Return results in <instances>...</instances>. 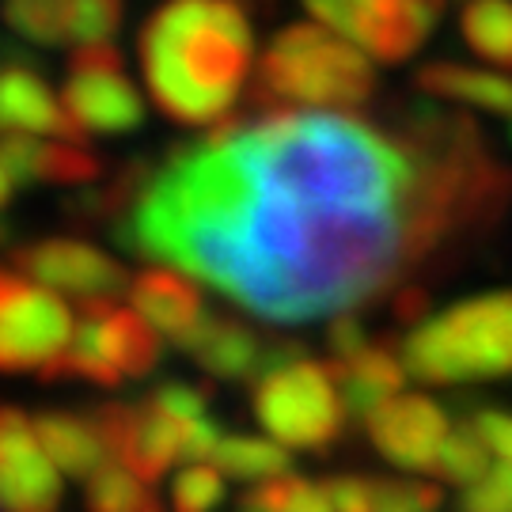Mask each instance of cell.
<instances>
[{
	"mask_svg": "<svg viewBox=\"0 0 512 512\" xmlns=\"http://www.w3.org/2000/svg\"><path fill=\"white\" fill-rule=\"evenodd\" d=\"M418 160L338 114L224 118L156 167L114 239L270 323L361 308L410 274Z\"/></svg>",
	"mask_w": 512,
	"mask_h": 512,
	"instance_id": "6da1fadb",
	"label": "cell"
},
{
	"mask_svg": "<svg viewBox=\"0 0 512 512\" xmlns=\"http://www.w3.org/2000/svg\"><path fill=\"white\" fill-rule=\"evenodd\" d=\"M148 92L171 122H224L251 73V19L239 4L183 0L152 12L141 27Z\"/></svg>",
	"mask_w": 512,
	"mask_h": 512,
	"instance_id": "7a4b0ae2",
	"label": "cell"
},
{
	"mask_svg": "<svg viewBox=\"0 0 512 512\" xmlns=\"http://www.w3.org/2000/svg\"><path fill=\"white\" fill-rule=\"evenodd\" d=\"M372 95V61L315 23H293L277 31L251 84V103L266 114H285L293 107L357 110Z\"/></svg>",
	"mask_w": 512,
	"mask_h": 512,
	"instance_id": "3957f363",
	"label": "cell"
},
{
	"mask_svg": "<svg viewBox=\"0 0 512 512\" xmlns=\"http://www.w3.org/2000/svg\"><path fill=\"white\" fill-rule=\"evenodd\" d=\"M421 384H478L512 376V289L482 293L437 311L399 346Z\"/></svg>",
	"mask_w": 512,
	"mask_h": 512,
	"instance_id": "277c9868",
	"label": "cell"
},
{
	"mask_svg": "<svg viewBox=\"0 0 512 512\" xmlns=\"http://www.w3.org/2000/svg\"><path fill=\"white\" fill-rule=\"evenodd\" d=\"M251 406L262 429L281 440V448L323 456L346 433V406L338 384L330 368L311 357L293 368H281L274 376H262Z\"/></svg>",
	"mask_w": 512,
	"mask_h": 512,
	"instance_id": "5b68a950",
	"label": "cell"
},
{
	"mask_svg": "<svg viewBox=\"0 0 512 512\" xmlns=\"http://www.w3.org/2000/svg\"><path fill=\"white\" fill-rule=\"evenodd\" d=\"M160 334L137 311L118 308L114 300H88L76 311V334L54 380H88L99 387H118L122 380H141L160 365Z\"/></svg>",
	"mask_w": 512,
	"mask_h": 512,
	"instance_id": "8992f818",
	"label": "cell"
},
{
	"mask_svg": "<svg viewBox=\"0 0 512 512\" xmlns=\"http://www.w3.org/2000/svg\"><path fill=\"white\" fill-rule=\"evenodd\" d=\"M73 334V311L50 289L0 266V372H35L42 380H54Z\"/></svg>",
	"mask_w": 512,
	"mask_h": 512,
	"instance_id": "52a82bcc",
	"label": "cell"
},
{
	"mask_svg": "<svg viewBox=\"0 0 512 512\" xmlns=\"http://www.w3.org/2000/svg\"><path fill=\"white\" fill-rule=\"evenodd\" d=\"M61 107L69 110L84 133H129L145 122V103L129 84L122 54L103 46H80L69 57V80L61 92Z\"/></svg>",
	"mask_w": 512,
	"mask_h": 512,
	"instance_id": "ba28073f",
	"label": "cell"
},
{
	"mask_svg": "<svg viewBox=\"0 0 512 512\" xmlns=\"http://www.w3.org/2000/svg\"><path fill=\"white\" fill-rule=\"evenodd\" d=\"M444 4H414V0H361V4H311V16L330 23V31L353 38L384 65H399L418 50L437 27Z\"/></svg>",
	"mask_w": 512,
	"mask_h": 512,
	"instance_id": "9c48e42d",
	"label": "cell"
},
{
	"mask_svg": "<svg viewBox=\"0 0 512 512\" xmlns=\"http://www.w3.org/2000/svg\"><path fill=\"white\" fill-rule=\"evenodd\" d=\"M88 421L103 440L107 456L118 459L129 475H137L145 486L160 482L171 471V463L183 456V425L160 414L148 403H99L88 410Z\"/></svg>",
	"mask_w": 512,
	"mask_h": 512,
	"instance_id": "30bf717a",
	"label": "cell"
},
{
	"mask_svg": "<svg viewBox=\"0 0 512 512\" xmlns=\"http://www.w3.org/2000/svg\"><path fill=\"white\" fill-rule=\"evenodd\" d=\"M12 266L27 281L76 296L80 304L88 300H114L129 293L126 266L114 262L107 251H99L84 239H35L12 251Z\"/></svg>",
	"mask_w": 512,
	"mask_h": 512,
	"instance_id": "8fae6325",
	"label": "cell"
},
{
	"mask_svg": "<svg viewBox=\"0 0 512 512\" xmlns=\"http://www.w3.org/2000/svg\"><path fill=\"white\" fill-rule=\"evenodd\" d=\"M0 512H61V478L38 448L35 418L0 403Z\"/></svg>",
	"mask_w": 512,
	"mask_h": 512,
	"instance_id": "7c38bea8",
	"label": "cell"
},
{
	"mask_svg": "<svg viewBox=\"0 0 512 512\" xmlns=\"http://www.w3.org/2000/svg\"><path fill=\"white\" fill-rule=\"evenodd\" d=\"M448 410L429 395H399L368 421L376 452L403 471H437V459L448 444Z\"/></svg>",
	"mask_w": 512,
	"mask_h": 512,
	"instance_id": "4fadbf2b",
	"label": "cell"
},
{
	"mask_svg": "<svg viewBox=\"0 0 512 512\" xmlns=\"http://www.w3.org/2000/svg\"><path fill=\"white\" fill-rule=\"evenodd\" d=\"M0 129H8V137L16 129V137L46 133L65 145L84 141V129L50 95L46 80L27 65H0Z\"/></svg>",
	"mask_w": 512,
	"mask_h": 512,
	"instance_id": "5bb4252c",
	"label": "cell"
},
{
	"mask_svg": "<svg viewBox=\"0 0 512 512\" xmlns=\"http://www.w3.org/2000/svg\"><path fill=\"white\" fill-rule=\"evenodd\" d=\"M129 304L133 311L148 319L156 330H164L175 346H183L186 338L205 323L202 289L190 277L164 270V266H148L141 274H133L129 281Z\"/></svg>",
	"mask_w": 512,
	"mask_h": 512,
	"instance_id": "9a60e30c",
	"label": "cell"
},
{
	"mask_svg": "<svg viewBox=\"0 0 512 512\" xmlns=\"http://www.w3.org/2000/svg\"><path fill=\"white\" fill-rule=\"evenodd\" d=\"M330 376L342 391V406L346 418L353 421H372L384 410L391 399H399V391L406 384V365L395 353L391 342H372V346L353 357V361H330Z\"/></svg>",
	"mask_w": 512,
	"mask_h": 512,
	"instance_id": "2e32d148",
	"label": "cell"
},
{
	"mask_svg": "<svg viewBox=\"0 0 512 512\" xmlns=\"http://www.w3.org/2000/svg\"><path fill=\"white\" fill-rule=\"evenodd\" d=\"M0 164L12 171L23 186L54 183V186H84L103 175V160L84 145L65 141H38V137H4L0 141Z\"/></svg>",
	"mask_w": 512,
	"mask_h": 512,
	"instance_id": "e0dca14e",
	"label": "cell"
},
{
	"mask_svg": "<svg viewBox=\"0 0 512 512\" xmlns=\"http://www.w3.org/2000/svg\"><path fill=\"white\" fill-rule=\"evenodd\" d=\"M179 349H186L198 361V368H205L213 380L239 384V380H258L266 338H258L255 330L239 323V319L209 311L202 327L194 330Z\"/></svg>",
	"mask_w": 512,
	"mask_h": 512,
	"instance_id": "ac0fdd59",
	"label": "cell"
},
{
	"mask_svg": "<svg viewBox=\"0 0 512 512\" xmlns=\"http://www.w3.org/2000/svg\"><path fill=\"white\" fill-rule=\"evenodd\" d=\"M35 437L42 452L54 459L69 478H88L92 482L107 463V448L95 433L88 414H69V410H42L35 418Z\"/></svg>",
	"mask_w": 512,
	"mask_h": 512,
	"instance_id": "d6986e66",
	"label": "cell"
},
{
	"mask_svg": "<svg viewBox=\"0 0 512 512\" xmlns=\"http://www.w3.org/2000/svg\"><path fill=\"white\" fill-rule=\"evenodd\" d=\"M414 88L433 99H456V103H471L490 114H501L512 122V80L509 76L486 73V69H471L459 61H429L421 65L414 76Z\"/></svg>",
	"mask_w": 512,
	"mask_h": 512,
	"instance_id": "ffe728a7",
	"label": "cell"
},
{
	"mask_svg": "<svg viewBox=\"0 0 512 512\" xmlns=\"http://www.w3.org/2000/svg\"><path fill=\"white\" fill-rule=\"evenodd\" d=\"M217 471L224 475L239 478V482H274V478H285L289 467H293V456L274 444V440H262V437H224L217 448Z\"/></svg>",
	"mask_w": 512,
	"mask_h": 512,
	"instance_id": "44dd1931",
	"label": "cell"
},
{
	"mask_svg": "<svg viewBox=\"0 0 512 512\" xmlns=\"http://www.w3.org/2000/svg\"><path fill=\"white\" fill-rule=\"evenodd\" d=\"M459 31L478 57L512 69V4H501V0L467 4L459 12Z\"/></svg>",
	"mask_w": 512,
	"mask_h": 512,
	"instance_id": "7402d4cb",
	"label": "cell"
},
{
	"mask_svg": "<svg viewBox=\"0 0 512 512\" xmlns=\"http://www.w3.org/2000/svg\"><path fill=\"white\" fill-rule=\"evenodd\" d=\"M4 23L16 31V35L31 38L38 46H65L76 42L73 35V4H61V0H16V4H4Z\"/></svg>",
	"mask_w": 512,
	"mask_h": 512,
	"instance_id": "603a6c76",
	"label": "cell"
},
{
	"mask_svg": "<svg viewBox=\"0 0 512 512\" xmlns=\"http://www.w3.org/2000/svg\"><path fill=\"white\" fill-rule=\"evenodd\" d=\"M433 475H437L440 482L463 486V490H471V486H478L482 478L490 475V444L478 437V429L467 418L452 429V437L444 444Z\"/></svg>",
	"mask_w": 512,
	"mask_h": 512,
	"instance_id": "cb8c5ba5",
	"label": "cell"
},
{
	"mask_svg": "<svg viewBox=\"0 0 512 512\" xmlns=\"http://www.w3.org/2000/svg\"><path fill=\"white\" fill-rule=\"evenodd\" d=\"M84 505H88V512H152L160 505V497L137 475H129L126 467H103L88 482Z\"/></svg>",
	"mask_w": 512,
	"mask_h": 512,
	"instance_id": "d4e9b609",
	"label": "cell"
},
{
	"mask_svg": "<svg viewBox=\"0 0 512 512\" xmlns=\"http://www.w3.org/2000/svg\"><path fill=\"white\" fill-rule=\"evenodd\" d=\"M243 501L255 505L258 512H334L323 482H308V478H296V475L255 486L251 494H243Z\"/></svg>",
	"mask_w": 512,
	"mask_h": 512,
	"instance_id": "484cf974",
	"label": "cell"
},
{
	"mask_svg": "<svg viewBox=\"0 0 512 512\" xmlns=\"http://www.w3.org/2000/svg\"><path fill=\"white\" fill-rule=\"evenodd\" d=\"M444 494L433 482H403V478H372L368 512H440Z\"/></svg>",
	"mask_w": 512,
	"mask_h": 512,
	"instance_id": "4316f807",
	"label": "cell"
},
{
	"mask_svg": "<svg viewBox=\"0 0 512 512\" xmlns=\"http://www.w3.org/2000/svg\"><path fill=\"white\" fill-rule=\"evenodd\" d=\"M175 512H217L224 501V478L217 467H186L171 486Z\"/></svg>",
	"mask_w": 512,
	"mask_h": 512,
	"instance_id": "83f0119b",
	"label": "cell"
},
{
	"mask_svg": "<svg viewBox=\"0 0 512 512\" xmlns=\"http://www.w3.org/2000/svg\"><path fill=\"white\" fill-rule=\"evenodd\" d=\"M122 4L118 0H80L73 4V35L80 46H103L122 27Z\"/></svg>",
	"mask_w": 512,
	"mask_h": 512,
	"instance_id": "f1b7e54d",
	"label": "cell"
},
{
	"mask_svg": "<svg viewBox=\"0 0 512 512\" xmlns=\"http://www.w3.org/2000/svg\"><path fill=\"white\" fill-rule=\"evenodd\" d=\"M148 403L156 406L160 414H167L171 421L179 425H190V421H202L205 418V406H209V391L205 387H194L186 380H164L148 395Z\"/></svg>",
	"mask_w": 512,
	"mask_h": 512,
	"instance_id": "f546056e",
	"label": "cell"
},
{
	"mask_svg": "<svg viewBox=\"0 0 512 512\" xmlns=\"http://www.w3.org/2000/svg\"><path fill=\"white\" fill-rule=\"evenodd\" d=\"M463 512H512V463H497L478 486L463 490L459 497Z\"/></svg>",
	"mask_w": 512,
	"mask_h": 512,
	"instance_id": "4dcf8cb0",
	"label": "cell"
},
{
	"mask_svg": "<svg viewBox=\"0 0 512 512\" xmlns=\"http://www.w3.org/2000/svg\"><path fill=\"white\" fill-rule=\"evenodd\" d=\"M327 346H330V361H353V357H361L372 346L361 315H353V311L338 315L327 330Z\"/></svg>",
	"mask_w": 512,
	"mask_h": 512,
	"instance_id": "1f68e13d",
	"label": "cell"
},
{
	"mask_svg": "<svg viewBox=\"0 0 512 512\" xmlns=\"http://www.w3.org/2000/svg\"><path fill=\"white\" fill-rule=\"evenodd\" d=\"M467 421L478 429V437L490 444V452H497L505 463H512V410H501V406H478Z\"/></svg>",
	"mask_w": 512,
	"mask_h": 512,
	"instance_id": "d6a6232c",
	"label": "cell"
},
{
	"mask_svg": "<svg viewBox=\"0 0 512 512\" xmlns=\"http://www.w3.org/2000/svg\"><path fill=\"white\" fill-rule=\"evenodd\" d=\"M220 425L213 418H202V421H190L183 425V456L186 463H194V467H202V459H213L220 448Z\"/></svg>",
	"mask_w": 512,
	"mask_h": 512,
	"instance_id": "836d02e7",
	"label": "cell"
},
{
	"mask_svg": "<svg viewBox=\"0 0 512 512\" xmlns=\"http://www.w3.org/2000/svg\"><path fill=\"white\" fill-rule=\"evenodd\" d=\"M429 308H433V296H429L425 285H403V289H395V296H391V311H395V319L403 327L418 330L421 323H429Z\"/></svg>",
	"mask_w": 512,
	"mask_h": 512,
	"instance_id": "e575fe53",
	"label": "cell"
},
{
	"mask_svg": "<svg viewBox=\"0 0 512 512\" xmlns=\"http://www.w3.org/2000/svg\"><path fill=\"white\" fill-rule=\"evenodd\" d=\"M12 190H16V179H12V171L0 164V209L12 202Z\"/></svg>",
	"mask_w": 512,
	"mask_h": 512,
	"instance_id": "d590c367",
	"label": "cell"
},
{
	"mask_svg": "<svg viewBox=\"0 0 512 512\" xmlns=\"http://www.w3.org/2000/svg\"><path fill=\"white\" fill-rule=\"evenodd\" d=\"M12 239V228H8V220H0V247Z\"/></svg>",
	"mask_w": 512,
	"mask_h": 512,
	"instance_id": "8d00e7d4",
	"label": "cell"
},
{
	"mask_svg": "<svg viewBox=\"0 0 512 512\" xmlns=\"http://www.w3.org/2000/svg\"><path fill=\"white\" fill-rule=\"evenodd\" d=\"M239 512H258L255 505H247V501H239Z\"/></svg>",
	"mask_w": 512,
	"mask_h": 512,
	"instance_id": "74e56055",
	"label": "cell"
},
{
	"mask_svg": "<svg viewBox=\"0 0 512 512\" xmlns=\"http://www.w3.org/2000/svg\"><path fill=\"white\" fill-rule=\"evenodd\" d=\"M509 145H512V122H509Z\"/></svg>",
	"mask_w": 512,
	"mask_h": 512,
	"instance_id": "f35d334b",
	"label": "cell"
}]
</instances>
